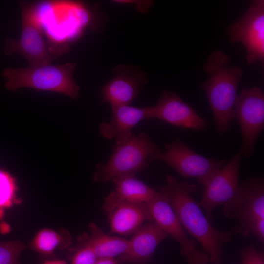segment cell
Here are the masks:
<instances>
[{"label": "cell", "instance_id": "26", "mask_svg": "<svg viewBox=\"0 0 264 264\" xmlns=\"http://www.w3.org/2000/svg\"><path fill=\"white\" fill-rule=\"evenodd\" d=\"M95 264H117L113 258H98Z\"/></svg>", "mask_w": 264, "mask_h": 264}, {"label": "cell", "instance_id": "11", "mask_svg": "<svg viewBox=\"0 0 264 264\" xmlns=\"http://www.w3.org/2000/svg\"><path fill=\"white\" fill-rule=\"evenodd\" d=\"M114 76L102 88V101L111 106L129 105L147 83L145 73L136 66L119 65L113 70Z\"/></svg>", "mask_w": 264, "mask_h": 264}, {"label": "cell", "instance_id": "5", "mask_svg": "<svg viewBox=\"0 0 264 264\" xmlns=\"http://www.w3.org/2000/svg\"><path fill=\"white\" fill-rule=\"evenodd\" d=\"M22 31L17 40L8 38L4 41L7 55L18 53L28 61L30 66L51 63L53 56L45 44L36 8L34 5L21 3Z\"/></svg>", "mask_w": 264, "mask_h": 264}, {"label": "cell", "instance_id": "14", "mask_svg": "<svg viewBox=\"0 0 264 264\" xmlns=\"http://www.w3.org/2000/svg\"><path fill=\"white\" fill-rule=\"evenodd\" d=\"M168 236L154 221H148L129 240L127 250L115 260L117 264H140L147 262L159 243Z\"/></svg>", "mask_w": 264, "mask_h": 264}, {"label": "cell", "instance_id": "21", "mask_svg": "<svg viewBox=\"0 0 264 264\" xmlns=\"http://www.w3.org/2000/svg\"><path fill=\"white\" fill-rule=\"evenodd\" d=\"M24 248L20 241L0 242V264H20L19 256Z\"/></svg>", "mask_w": 264, "mask_h": 264}, {"label": "cell", "instance_id": "7", "mask_svg": "<svg viewBox=\"0 0 264 264\" xmlns=\"http://www.w3.org/2000/svg\"><path fill=\"white\" fill-rule=\"evenodd\" d=\"M156 160L166 163L186 178H195L204 185L226 162L206 158L195 152L179 139L166 145Z\"/></svg>", "mask_w": 264, "mask_h": 264}, {"label": "cell", "instance_id": "9", "mask_svg": "<svg viewBox=\"0 0 264 264\" xmlns=\"http://www.w3.org/2000/svg\"><path fill=\"white\" fill-rule=\"evenodd\" d=\"M241 148L227 164L218 170L204 185L200 203L205 215L209 220L214 208L221 205H228L236 197L239 188V171L241 157Z\"/></svg>", "mask_w": 264, "mask_h": 264}, {"label": "cell", "instance_id": "16", "mask_svg": "<svg viewBox=\"0 0 264 264\" xmlns=\"http://www.w3.org/2000/svg\"><path fill=\"white\" fill-rule=\"evenodd\" d=\"M136 174L117 177L112 180L115 187L104 199V211L108 215L116 207L125 203H146L156 192L142 181Z\"/></svg>", "mask_w": 264, "mask_h": 264}, {"label": "cell", "instance_id": "27", "mask_svg": "<svg viewBox=\"0 0 264 264\" xmlns=\"http://www.w3.org/2000/svg\"><path fill=\"white\" fill-rule=\"evenodd\" d=\"M41 264H67L65 261L63 260H52L44 262Z\"/></svg>", "mask_w": 264, "mask_h": 264}, {"label": "cell", "instance_id": "17", "mask_svg": "<svg viewBox=\"0 0 264 264\" xmlns=\"http://www.w3.org/2000/svg\"><path fill=\"white\" fill-rule=\"evenodd\" d=\"M111 232L133 234L145 221H153L146 203H122L108 215Z\"/></svg>", "mask_w": 264, "mask_h": 264}, {"label": "cell", "instance_id": "6", "mask_svg": "<svg viewBox=\"0 0 264 264\" xmlns=\"http://www.w3.org/2000/svg\"><path fill=\"white\" fill-rule=\"evenodd\" d=\"M234 119L237 121L241 130L242 154L248 159L254 152L256 141L264 127V93L260 88H244L237 95Z\"/></svg>", "mask_w": 264, "mask_h": 264}, {"label": "cell", "instance_id": "10", "mask_svg": "<svg viewBox=\"0 0 264 264\" xmlns=\"http://www.w3.org/2000/svg\"><path fill=\"white\" fill-rule=\"evenodd\" d=\"M150 119L155 118L173 126L203 131L208 124L193 107L175 92L165 90L154 106H150Z\"/></svg>", "mask_w": 264, "mask_h": 264}, {"label": "cell", "instance_id": "8", "mask_svg": "<svg viewBox=\"0 0 264 264\" xmlns=\"http://www.w3.org/2000/svg\"><path fill=\"white\" fill-rule=\"evenodd\" d=\"M233 43H241L246 48L248 63L264 60V0L254 1L242 17L229 27Z\"/></svg>", "mask_w": 264, "mask_h": 264}, {"label": "cell", "instance_id": "20", "mask_svg": "<svg viewBox=\"0 0 264 264\" xmlns=\"http://www.w3.org/2000/svg\"><path fill=\"white\" fill-rule=\"evenodd\" d=\"M16 185L14 179L7 172L0 170V220H2L5 209L11 207L16 201Z\"/></svg>", "mask_w": 264, "mask_h": 264}, {"label": "cell", "instance_id": "24", "mask_svg": "<svg viewBox=\"0 0 264 264\" xmlns=\"http://www.w3.org/2000/svg\"><path fill=\"white\" fill-rule=\"evenodd\" d=\"M242 264H264V254L257 251L252 246L242 250Z\"/></svg>", "mask_w": 264, "mask_h": 264}, {"label": "cell", "instance_id": "13", "mask_svg": "<svg viewBox=\"0 0 264 264\" xmlns=\"http://www.w3.org/2000/svg\"><path fill=\"white\" fill-rule=\"evenodd\" d=\"M154 221L168 235L179 244L181 254L187 257L196 249V242L188 238L169 201L162 192H155L146 202Z\"/></svg>", "mask_w": 264, "mask_h": 264}, {"label": "cell", "instance_id": "2", "mask_svg": "<svg viewBox=\"0 0 264 264\" xmlns=\"http://www.w3.org/2000/svg\"><path fill=\"white\" fill-rule=\"evenodd\" d=\"M230 62L226 54L217 50L209 55L203 66L209 77L201 86L208 99L219 135H223L231 128L237 89L243 73L241 67L229 66Z\"/></svg>", "mask_w": 264, "mask_h": 264}, {"label": "cell", "instance_id": "3", "mask_svg": "<svg viewBox=\"0 0 264 264\" xmlns=\"http://www.w3.org/2000/svg\"><path fill=\"white\" fill-rule=\"evenodd\" d=\"M161 152L145 132L132 133L126 138L115 142L108 161L97 165L93 180L103 183L120 176L136 174L156 161Z\"/></svg>", "mask_w": 264, "mask_h": 264}, {"label": "cell", "instance_id": "12", "mask_svg": "<svg viewBox=\"0 0 264 264\" xmlns=\"http://www.w3.org/2000/svg\"><path fill=\"white\" fill-rule=\"evenodd\" d=\"M228 218H237L239 224L257 218L264 219V186L262 179H254L240 185L233 200L224 206Z\"/></svg>", "mask_w": 264, "mask_h": 264}, {"label": "cell", "instance_id": "18", "mask_svg": "<svg viewBox=\"0 0 264 264\" xmlns=\"http://www.w3.org/2000/svg\"><path fill=\"white\" fill-rule=\"evenodd\" d=\"M90 235L82 245L90 247L97 258H114L127 250L129 240L118 236H112L104 233L94 223L89 224Z\"/></svg>", "mask_w": 264, "mask_h": 264}, {"label": "cell", "instance_id": "25", "mask_svg": "<svg viewBox=\"0 0 264 264\" xmlns=\"http://www.w3.org/2000/svg\"><path fill=\"white\" fill-rule=\"evenodd\" d=\"M186 258L188 264H207L209 261V258L205 252L196 249Z\"/></svg>", "mask_w": 264, "mask_h": 264}, {"label": "cell", "instance_id": "1", "mask_svg": "<svg viewBox=\"0 0 264 264\" xmlns=\"http://www.w3.org/2000/svg\"><path fill=\"white\" fill-rule=\"evenodd\" d=\"M167 184L160 188L185 231L200 243L212 264H220L222 247L230 240L232 232L214 227L192 193L197 186L180 182L174 176H166Z\"/></svg>", "mask_w": 264, "mask_h": 264}, {"label": "cell", "instance_id": "23", "mask_svg": "<svg viewBox=\"0 0 264 264\" xmlns=\"http://www.w3.org/2000/svg\"><path fill=\"white\" fill-rule=\"evenodd\" d=\"M97 259L90 247L82 245L73 256L71 264H95Z\"/></svg>", "mask_w": 264, "mask_h": 264}, {"label": "cell", "instance_id": "15", "mask_svg": "<svg viewBox=\"0 0 264 264\" xmlns=\"http://www.w3.org/2000/svg\"><path fill=\"white\" fill-rule=\"evenodd\" d=\"M112 117L108 122L99 126L100 134L108 140L115 142L128 137L132 128L145 119H150V106L139 108L129 105L112 106Z\"/></svg>", "mask_w": 264, "mask_h": 264}, {"label": "cell", "instance_id": "19", "mask_svg": "<svg viewBox=\"0 0 264 264\" xmlns=\"http://www.w3.org/2000/svg\"><path fill=\"white\" fill-rule=\"evenodd\" d=\"M71 242L69 233L65 231L62 236L54 230L44 228L37 232L30 242V247L41 254L49 256L58 247L65 248Z\"/></svg>", "mask_w": 264, "mask_h": 264}, {"label": "cell", "instance_id": "4", "mask_svg": "<svg viewBox=\"0 0 264 264\" xmlns=\"http://www.w3.org/2000/svg\"><path fill=\"white\" fill-rule=\"evenodd\" d=\"M76 66L75 63H50L27 68H6L2 73L7 80L5 87L12 91L26 87L53 91L75 99L79 95V87L72 76Z\"/></svg>", "mask_w": 264, "mask_h": 264}, {"label": "cell", "instance_id": "22", "mask_svg": "<svg viewBox=\"0 0 264 264\" xmlns=\"http://www.w3.org/2000/svg\"><path fill=\"white\" fill-rule=\"evenodd\" d=\"M243 235H255L262 242H264V219L257 218L239 224L236 230Z\"/></svg>", "mask_w": 264, "mask_h": 264}]
</instances>
